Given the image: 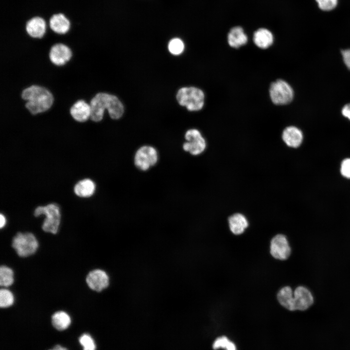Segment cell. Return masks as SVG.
<instances>
[{
    "label": "cell",
    "mask_w": 350,
    "mask_h": 350,
    "mask_svg": "<svg viewBox=\"0 0 350 350\" xmlns=\"http://www.w3.org/2000/svg\"><path fill=\"white\" fill-rule=\"evenodd\" d=\"M90 116L89 119L98 122L104 117L105 111L108 112L110 118L113 120L120 119L124 112V107L115 95L106 92L97 93L90 101Z\"/></svg>",
    "instance_id": "obj_1"
},
{
    "label": "cell",
    "mask_w": 350,
    "mask_h": 350,
    "mask_svg": "<svg viewBox=\"0 0 350 350\" xmlns=\"http://www.w3.org/2000/svg\"><path fill=\"white\" fill-rule=\"evenodd\" d=\"M21 98L26 101L25 107L32 115L42 113L49 110L53 103L52 93L45 87L32 85L24 89Z\"/></svg>",
    "instance_id": "obj_2"
},
{
    "label": "cell",
    "mask_w": 350,
    "mask_h": 350,
    "mask_svg": "<svg viewBox=\"0 0 350 350\" xmlns=\"http://www.w3.org/2000/svg\"><path fill=\"white\" fill-rule=\"evenodd\" d=\"M11 247L20 258H27L35 255L40 243L35 235L31 231H18L11 240Z\"/></svg>",
    "instance_id": "obj_3"
},
{
    "label": "cell",
    "mask_w": 350,
    "mask_h": 350,
    "mask_svg": "<svg viewBox=\"0 0 350 350\" xmlns=\"http://www.w3.org/2000/svg\"><path fill=\"white\" fill-rule=\"evenodd\" d=\"M34 215L37 217L45 215L41 229L45 233L56 235L58 233L61 223V215L59 207L54 203L35 208Z\"/></svg>",
    "instance_id": "obj_4"
},
{
    "label": "cell",
    "mask_w": 350,
    "mask_h": 350,
    "mask_svg": "<svg viewBox=\"0 0 350 350\" xmlns=\"http://www.w3.org/2000/svg\"><path fill=\"white\" fill-rule=\"evenodd\" d=\"M176 99L180 105L185 106L191 111L201 110L204 105L205 95L203 91L196 87H183L176 94Z\"/></svg>",
    "instance_id": "obj_5"
},
{
    "label": "cell",
    "mask_w": 350,
    "mask_h": 350,
    "mask_svg": "<svg viewBox=\"0 0 350 350\" xmlns=\"http://www.w3.org/2000/svg\"><path fill=\"white\" fill-rule=\"evenodd\" d=\"M269 96L276 105H284L290 103L294 98V91L285 81L278 79L272 82L269 89Z\"/></svg>",
    "instance_id": "obj_6"
},
{
    "label": "cell",
    "mask_w": 350,
    "mask_h": 350,
    "mask_svg": "<svg viewBox=\"0 0 350 350\" xmlns=\"http://www.w3.org/2000/svg\"><path fill=\"white\" fill-rule=\"evenodd\" d=\"M158 160V152L156 149L150 145H143L140 147L134 155V162L139 170L145 171L156 165Z\"/></svg>",
    "instance_id": "obj_7"
},
{
    "label": "cell",
    "mask_w": 350,
    "mask_h": 350,
    "mask_svg": "<svg viewBox=\"0 0 350 350\" xmlns=\"http://www.w3.org/2000/svg\"><path fill=\"white\" fill-rule=\"evenodd\" d=\"M291 252L290 245L285 234L278 233L271 238L269 253L274 259L280 261H286L290 258Z\"/></svg>",
    "instance_id": "obj_8"
},
{
    "label": "cell",
    "mask_w": 350,
    "mask_h": 350,
    "mask_svg": "<svg viewBox=\"0 0 350 350\" xmlns=\"http://www.w3.org/2000/svg\"><path fill=\"white\" fill-rule=\"evenodd\" d=\"M85 281L90 290L95 293H101L108 287L110 278L104 269L95 268L88 272Z\"/></svg>",
    "instance_id": "obj_9"
},
{
    "label": "cell",
    "mask_w": 350,
    "mask_h": 350,
    "mask_svg": "<svg viewBox=\"0 0 350 350\" xmlns=\"http://www.w3.org/2000/svg\"><path fill=\"white\" fill-rule=\"evenodd\" d=\"M186 140L183 145V150L193 156L202 153L206 148V142L200 132L194 128L189 129L185 134Z\"/></svg>",
    "instance_id": "obj_10"
},
{
    "label": "cell",
    "mask_w": 350,
    "mask_h": 350,
    "mask_svg": "<svg viewBox=\"0 0 350 350\" xmlns=\"http://www.w3.org/2000/svg\"><path fill=\"white\" fill-rule=\"evenodd\" d=\"M72 52L70 48L62 43H57L52 46L49 52V58L54 65L61 67L70 59Z\"/></svg>",
    "instance_id": "obj_11"
},
{
    "label": "cell",
    "mask_w": 350,
    "mask_h": 350,
    "mask_svg": "<svg viewBox=\"0 0 350 350\" xmlns=\"http://www.w3.org/2000/svg\"><path fill=\"white\" fill-rule=\"evenodd\" d=\"M47 27L48 24L44 18L40 16H35L27 21L25 31L31 37L40 39L45 35Z\"/></svg>",
    "instance_id": "obj_12"
},
{
    "label": "cell",
    "mask_w": 350,
    "mask_h": 350,
    "mask_svg": "<svg viewBox=\"0 0 350 350\" xmlns=\"http://www.w3.org/2000/svg\"><path fill=\"white\" fill-rule=\"evenodd\" d=\"M313 297L305 287L298 286L294 291L293 308L295 311H304L313 303Z\"/></svg>",
    "instance_id": "obj_13"
},
{
    "label": "cell",
    "mask_w": 350,
    "mask_h": 350,
    "mask_svg": "<svg viewBox=\"0 0 350 350\" xmlns=\"http://www.w3.org/2000/svg\"><path fill=\"white\" fill-rule=\"evenodd\" d=\"M48 27L54 33L64 35L70 31L71 28V22L64 14L58 13L51 17Z\"/></svg>",
    "instance_id": "obj_14"
},
{
    "label": "cell",
    "mask_w": 350,
    "mask_h": 350,
    "mask_svg": "<svg viewBox=\"0 0 350 350\" xmlns=\"http://www.w3.org/2000/svg\"><path fill=\"white\" fill-rule=\"evenodd\" d=\"M227 221L230 231L236 236L244 234L249 226L248 219L241 213H235L230 215Z\"/></svg>",
    "instance_id": "obj_15"
},
{
    "label": "cell",
    "mask_w": 350,
    "mask_h": 350,
    "mask_svg": "<svg viewBox=\"0 0 350 350\" xmlns=\"http://www.w3.org/2000/svg\"><path fill=\"white\" fill-rule=\"evenodd\" d=\"M70 112L72 118L76 122H85L90 118V105L84 100H79L71 106Z\"/></svg>",
    "instance_id": "obj_16"
},
{
    "label": "cell",
    "mask_w": 350,
    "mask_h": 350,
    "mask_svg": "<svg viewBox=\"0 0 350 350\" xmlns=\"http://www.w3.org/2000/svg\"><path fill=\"white\" fill-rule=\"evenodd\" d=\"M282 139L288 146L296 148L301 143L303 134L301 130L297 127L290 126L283 131Z\"/></svg>",
    "instance_id": "obj_17"
},
{
    "label": "cell",
    "mask_w": 350,
    "mask_h": 350,
    "mask_svg": "<svg viewBox=\"0 0 350 350\" xmlns=\"http://www.w3.org/2000/svg\"><path fill=\"white\" fill-rule=\"evenodd\" d=\"M247 41V36L241 27L232 28L228 34V42L232 48H239L246 44Z\"/></svg>",
    "instance_id": "obj_18"
},
{
    "label": "cell",
    "mask_w": 350,
    "mask_h": 350,
    "mask_svg": "<svg viewBox=\"0 0 350 350\" xmlns=\"http://www.w3.org/2000/svg\"><path fill=\"white\" fill-rule=\"evenodd\" d=\"M276 298L279 304L284 309L294 311V291L288 285L281 287L277 292Z\"/></svg>",
    "instance_id": "obj_19"
},
{
    "label": "cell",
    "mask_w": 350,
    "mask_h": 350,
    "mask_svg": "<svg viewBox=\"0 0 350 350\" xmlns=\"http://www.w3.org/2000/svg\"><path fill=\"white\" fill-rule=\"evenodd\" d=\"M253 40L258 48L266 49L272 45L274 37L272 33L268 30L260 28L254 33Z\"/></svg>",
    "instance_id": "obj_20"
},
{
    "label": "cell",
    "mask_w": 350,
    "mask_h": 350,
    "mask_svg": "<svg viewBox=\"0 0 350 350\" xmlns=\"http://www.w3.org/2000/svg\"><path fill=\"white\" fill-rule=\"evenodd\" d=\"M96 189L95 183L88 178H85L78 181L74 187V192L80 197L88 198L91 196Z\"/></svg>",
    "instance_id": "obj_21"
},
{
    "label": "cell",
    "mask_w": 350,
    "mask_h": 350,
    "mask_svg": "<svg viewBox=\"0 0 350 350\" xmlns=\"http://www.w3.org/2000/svg\"><path fill=\"white\" fill-rule=\"evenodd\" d=\"M52 323L57 330L63 331L67 329L71 323V318L65 311L60 310L54 312L51 317Z\"/></svg>",
    "instance_id": "obj_22"
},
{
    "label": "cell",
    "mask_w": 350,
    "mask_h": 350,
    "mask_svg": "<svg viewBox=\"0 0 350 350\" xmlns=\"http://www.w3.org/2000/svg\"><path fill=\"white\" fill-rule=\"evenodd\" d=\"M15 282V273L14 269L5 264L0 266V286L1 287L9 288Z\"/></svg>",
    "instance_id": "obj_23"
},
{
    "label": "cell",
    "mask_w": 350,
    "mask_h": 350,
    "mask_svg": "<svg viewBox=\"0 0 350 350\" xmlns=\"http://www.w3.org/2000/svg\"><path fill=\"white\" fill-rule=\"evenodd\" d=\"M16 301L15 294L9 288L1 287L0 289V307L2 309L12 307Z\"/></svg>",
    "instance_id": "obj_24"
},
{
    "label": "cell",
    "mask_w": 350,
    "mask_h": 350,
    "mask_svg": "<svg viewBox=\"0 0 350 350\" xmlns=\"http://www.w3.org/2000/svg\"><path fill=\"white\" fill-rule=\"evenodd\" d=\"M212 347L214 350L223 348L225 350H237L234 343L226 336L218 337L214 341Z\"/></svg>",
    "instance_id": "obj_25"
},
{
    "label": "cell",
    "mask_w": 350,
    "mask_h": 350,
    "mask_svg": "<svg viewBox=\"0 0 350 350\" xmlns=\"http://www.w3.org/2000/svg\"><path fill=\"white\" fill-rule=\"evenodd\" d=\"M184 49V44L179 38H175L171 39L168 44L169 52L173 54L178 55L181 54Z\"/></svg>",
    "instance_id": "obj_26"
},
{
    "label": "cell",
    "mask_w": 350,
    "mask_h": 350,
    "mask_svg": "<svg viewBox=\"0 0 350 350\" xmlns=\"http://www.w3.org/2000/svg\"><path fill=\"white\" fill-rule=\"evenodd\" d=\"M319 9L325 12L334 10L338 5V0H315Z\"/></svg>",
    "instance_id": "obj_27"
},
{
    "label": "cell",
    "mask_w": 350,
    "mask_h": 350,
    "mask_svg": "<svg viewBox=\"0 0 350 350\" xmlns=\"http://www.w3.org/2000/svg\"><path fill=\"white\" fill-rule=\"evenodd\" d=\"M79 340L83 347V350H96L95 343L89 334H83L79 337Z\"/></svg>",
    "instance_id": "obj_28"
},
{
    "label": "cell",
    "mask_w": 350,
    "mask_h": 350,
    "mask_svg": "<svg viewBox=\"0 0 350 350\" xmlns=\"http://www.w3.org/2000/svg\"><path fill=\"white\" fill-rule=\"evenodd\" d=\"M340 171L344 176L350 178V158H347L343 161Z\"/></svg>",
    "instance_id": "obj_29"
},
{
    "label": "cell",
    "mask_w": 350,
    "mask_h": 350,
    "mask_svg": "<svg viewBox=\"0 0 350 350\" xmlns=\"http://www.w3.org/2000/svg\"><path fill=\"white\" fill-rule=\"evenodd\" d=\"M341 53L344 63L350 70V49L342 50Z\"/></svg>",
    "instance_id": "obj_30"
},
{
    "label": "cell",
    "mask_w": 350,
    "mask_h": 350,
    "mask_svg": "<svg viewBox=\"0 0 350 350\" xmlns=\"http://www.w3.org/2000/svg\"><path fill=\"white\" fill-rule=\"evenodd\" d=\"M342 115L350 120V104L346 105L342 109Z\"/></svg>",
    "instance_id": "obj_31"
},
{
    "label": "cell",
    "mask_w": 350,
    "mask_h": 350,
    "mask_svg": "<svg viewBox=\"0 0 350 350\" xmlns=\"http://www.w3.org/2000/svg\"><path fill=\"white\" fill-rule=\"evenodd\" d=\"M6 219L5 216L2 214H0V228L2 229L6 224Z\"/></svg>",
    "instance_id": "obj_32"
},
{
    "label": "cell",
    "mask_w": 350,
    "mask_h": 350,
    "mask_svg": "<svg viewBox=\"0 0 350 350\" xmlns=\"http://www.w3.org/2000/svg\"><path fill=\"white\" fill-rule=\"evenodd\" d=\"M49 350H68L66 348L63 347L59 345L54 346L52 349Z\"/></svg>",
    "instance_id": "obj_33"
}]
</instances>
